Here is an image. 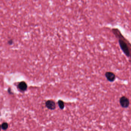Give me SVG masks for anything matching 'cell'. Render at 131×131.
<instances>
[{
	"instance_id": "6da1fadb",
	"label": "cell",
	"mask_w": 131,
	"mask_h": 131,
	"mask_svg": "<svg viewBox=\"0 0 131 131\" xmlns=\"http://www.w3.org/2000/svg\"><path fill=\"white\" fill-rule=\"evenodd\" d=\"M112 31L117 39L121 50L128 59L129 61L131 64V43L124 37L118 28H113Z\"/></svg>"
},
{
	"instance_id": "7a4b0ae2",
	"label": "cell",
	"mask_w": 131,
	"mask_h": 131,
	"mask_svg": "<svg viewBox=\"0 0 131 131\" xmlns=\"http://www.w3.org/2000/svg\"><path fill=\"white\" fill-rule=\"evenodd\" d=\"M105 76L107 80L110 82H113L116 79L115 75L112 72H106L105 74Z\"/></svg>"
},
{
	"instance_id": "3957f363",
	"label": "cell",
	"mask_w": 131,
	"mask_h": 131,
	"mask_svg": "<svg viewBox=\"0 0 131 131\" xmlns=\"http://www.w3.org/2000/svg\"><path fill=\"white\" fill-rule=\"evenodd\" d=\"M120 105L123 108H127L129 105V100L128 98L125 96H123L120 100Z\"/></svg>"
},
{
	"instance_id": "277c9868",
	"label": "cell",
	"mask_w": 131,
	"mask_h": 131,
	"mask_svg": "<svg viewBox=\"0 0 131 131\" xmlns=\"http://www.w3.org/2000/svg\"><path fill=\"white\" fill-rule=\"evenodd\" d=\"M46 105L48 108L51 110H54L56 108L55 103L53 100H50L47 101Z\"/></svg>"
},
{
	"instance_id": "5b68a950",
	"label": "cell",
	"mask_w": 131,
	"mask_h": 131,
	"mask_svg": "<svg viewBox=\"0 0 131 131\" xmlns=\"http://www.w3.org/2000/svg\"><path fill=\"white\" fill-rule=\"evenodd\" d=\"M18 87L20 90L21 91H25L27 89V84L24 81H21L20 82L18 85Z\"/></svg>"
},
{
	"instance_id": "8992f818",
	"label": "cell",
	"mask_w": 131,
	"mask_h": 131,
	"mask_svg": "<svg viewBox=\"0 0 131 131\" xmlns=\"http://www.w3.org/2000/svg\"><path fill=\"white\" fill-rule=\"evenodd\" d=\"M58 105L60 108L61 109H63L64 106V102L61 100H59L58 101Z\"/></svg>"
},
{
	"instance_id": "52a82bcc",
	"label": "cell",
	"mask_w": 131,
	"mask_h": 131,
	"mask_svg": "<svg viewBox=\"0 0 131 131\" xmlns=\"http://www.w3.org/2000/svg\"><path fill=\"white\" fill-rule=\"evenodd\" d=\"M8 125L6 123H4L2 124V126H1V128H2L4 130H6L8 128Z\"/></svg>"
},
{
	"instance_id": "ba28073f",
	"label": "cell",
	"mask_w": 131,
	"mask_h": 131,
	"mask_svg": "<svg viewBox=\"0 0 131 131\" xmlns=\"http://www.w3.org/2000/svg\"><path fill=\"white\" fill-rule=\"evenodd\" d=\"M13 43V40H10L8 42V43L9 44L12 45Z\"/></svg>"
},
{
	"instance_id": "9c48e42d",
	"label": "cell",
	"mask_w": 131,
	"mask_h": 131,
	"mask_svg": "<svg viewBox=\"0 0 131 131\" xmlns=\"http://www.w3.org/2000/svg\"><path fill=\"white\" fill-rule=\"evenodd\" d=\"M1 126L0 125V130H1Z\"/></svg>"
}]
</instances>
